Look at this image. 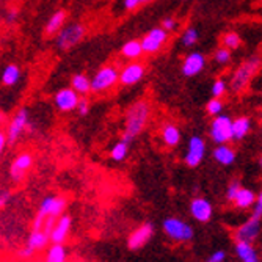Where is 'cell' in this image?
I'll return each instance as SVG.
<instances>
[{
  "label": "cell",
  "instance_id": "ba28073f",
  "mask_svg": "<svg viewBox=\"0 0 262 262\" xmlns=\"http://www.w3.org/2000/svg\"><path fill=\"white\" fill-rule=\"evenodd\" d=\"M168 41V32L162 27H154L151 29L145 36L141 38V46H143V52L151 55L157 54L163 49V46Z\"/></svg>",
  "mask_w": 262,
  "mask_h": 262
},
{
  "label": "cell",
  "instance_id": "cb8c5ba5",
  "mask_svg": "<svg viewBox=\"0 0 262 262\" xmlns=\"http://www.w3.org/2000/svg\"><path fill=\"white\" fill-rule=\"evenodd\" d=\"M256 198H257V195H254L253 190L242 187L239 190V193H237L235 200H234V204L239 209H248V207L256 204Z\"/></svg>",
  "mask_w": 262,
  "mask_h": 262
},
{
  "label": "cell",
  "instance_id": "ac0fdd59",
  "mask_svg": "<svg viewBox=\"0 0 262 262\" xmlns=\"http://www.w3.org/2000/svg\"><path fill=\"white\" fill-rule=\"evenodd\" d=\"M66 11L64 10H57L49 19L46 22V27H44V35L46 36H54V35H58L60 30L64 27L66 24Z\"/></svg>",
  "mask_w": 262,
  "mask_h": 262
},
{
  "label": "cell",
  "instance_id": "7bdbcfd3",
  "mask_svg": "<svg viewBox=\"0 0 262 262\" xmlns=\"http://www.w3.org/2000/svg\"><path fill=\"white\" fill-rule=\"evenodd\" d=\"M143 4H148V2H152V0H141Z\"/></svg>",
  "mask_w": 262,
  "mask_h": 262
},
{
  "label": "cell",
  "instance_id": "1f68e13d",
  "mask_svg": "<svg viewBox=\"0 0 262 262\" xmlns=\"http://www.w3.org/2000/svg\"><path fill=\"white\" fill-rule=\"evenodd\" d=\"M222 110H223V102L217 98H212L207 105H206V112L210 115V116H217V115H222Z\"/></svg>",
  "mask_w": 262,
  "mask_h": 262
},
{
  "label": "cell",
  "instance_id": "8fae6325",
  "mask_svg": "<svg viewBox=\"0 0 262 262\" xmlns=\"http://www.w3.org/2000/svg\"><path fill=\"white\" fill-rule=\"evenodd\" d=\"M204 156H206V143H204V140L200 135H193L188 141V151L184 156L185 163L188 166H192V168H195V166H198L203 162Z\"/></svg>",
  "mask_w": 262,
  "mask_h": 262
},
{
  "label": "cell",
  "instance_id": "ee69618b",
  "mask_svg": "<svg viewBox=\"0 0 262 262\" xmlns=\"http://www.w3.org/2000/svg\"><path fill=\"white\" fill-rule=\"evenodd\" d=\"M259 163H260V166H262V157H260V160H259Z\"/></svg>",
  "mask_w": 262,
  "mask_h": 262
},
{
  "label": "cell",
  "instance_id": "44dd1931",
  "mask_svg": "<svg viewBox=\"0 0 262 262\" xmlns=\"http://www.w3.org/2000/svg\"><path fill=\"white\" fill-rule=\"evenodd\" d=\"M213 159L217 160V163H220L223 166H228V165L234 163L235 151L228 145H219L215 149H213Z\"/></svg>",
  "mask_w": 262,
  "mask_h": 262
},
{
  "label": "cell",
  "instance_id": "6da1fadb",
  "mask_svg": "<svg viewBox=\"0 0 262 262\" xmlns=\"http://www.w3.org/2000/svg\"><path fill=\"white\" fill-rule=\"evenodd\" d=\"M149 116H151V104L148 101L141 99L134 102L126 112L123 140L130 143L135 137H138L143 132V129L146 127Z\"/></svg>",
  "mask_w": 262,
  "mask_h": 262
},
{
  "label": "cell",
  "instance_id": "e0dca14e",
  "mask_svg": "<svg viewBox=\"0 0 262 262\" xmlns=\"http://www.w3.org/2000/svg\"><path fill=\"white\" fill-rule=\"evenodd\" d=\"M71 226H73V219H71V215H68V213H63V215L58 219L54 231H52L51 242L52 244H64V241L69 235Z\"/></svg>",
  "mask_w": 262,
  "mask_h": 262
},
{
  "label": "cell",
  "instance_id": "ffe728a7",
  "mask_svg": "<svg viewBox=\"0 0 262 262\" xmlns=\"http://www.w3.org/2000/svg\"><path fill=\"white\" fill-rule=\"evenodd\" d=\"M235 253H237V256H239V259L242 262H259L257 253H256L254 247L250 242L237 241L235 242Z\"/></svg>",
  "mask_w": 262,
  "mask_h": 262
},
{
  "label": "cell",
  "instance_id": "2e32d148",
  "mask_svg": "<svg viewBox=\"0 0 262 262\" xmlns=\"http://www.w3.org/2000/svg\"><path fill=\"white\" fill-rule=\"evenodd\" d=\"M190 212H192V217L201 223H207L213 215L212 204L206 198H193L190 204Z\"/></svg>",
  "mask_w": 262,
  "mask_h": 262
},
{
  "label": "cell",
  "instance_id": "603a6c76",
  "mask_svg": "<svg viewBox=\"0 0 262 262\" xmlns=\"http://www.w3.org/2000/svg\"><path fill=\"white\" fill-rule=\"evenodd\" d=\"M71 86H73L80 96H86L88 93H91V79L86 74L77 73L71 77Z\"/></svg>",
  "mask_w": 262,
  "mask_h": 262
},
{
  "label": "cell",
  "instance_id": "f1b7e54d",
  "mask_svg": "<svg viewBox=\"0 0 262 262\" xmlns=\"http://www.w3.org/2000/svg\"><path fill=\"white\" fill-rule=\"evenodd\" d=\"M222 44H223V47H226V49H229V51H237L241 47V44H242V39H241L239 33L228 32V33L223 35Z\"/></svg>",
  "mask_w": 262,
  "mask_h": 262
},
{
  "label": "cell",
  "instance_id": "30bf717a",
  "mask_svg": "<svg viewBox=\"0 0 262 262\" xmlns=\"http://www.w3.org/2000/svg\"><path fill=\"white\" fill-rule=\"evenodd\" d=\"M54 102H55V107L63 113L73 112V110H77V105L80 102V94L73 86L61 88L60 91H57Z\"/></svg>",
  "mask_w": 262,
  "mask_h": 262
},
{
  "label": "cell",
  "instance_id": "7402d4cb",
  "mask_svg": "<svg viewBox=\"0 0 262 262\" xmlns=\"http://www.w3.org/2000/svg\"><path fill=\"white\" fill-rule=\"evenodd\" d=\"M68 260V251L63 244H52L46 251L44 262H66Z\"/></svg>",
  "mask_w": 262,
  "mask_h": 262
},
{
  "label": "cell",
  "instance_id": "8992f818",
  "mask_svg": "<svg viewBox=\"0 0 262 262\" xmlns=\"http://www.w3.org/2000/svg\"><path fill=\"white\" fill-rule=\"evenodd\" d=\"M163 231L174 242H188L193 239V228L176 217L166 219L163 222Z\"/></svg>",
  "mask_w": 262,
  "mask_h": 262
},
{
  "label": "cell",
  "instance_id": "7a4b0ae2",
  "mask_svg": "<svg viewBox=\"0 0 262 262\" xmlns=\"http://www.w3.org/2000/svg\"><path fill=\"white\" fill-rule=\"evenodd\" d=\"M260 68H262L260 57L253 55L245 61H242L234 69V73L229 79V90L232 93H242L244 90H247L250 82L254 79V76H257Z\"/></svg>",
  "mask_w": 262,
  "mask_h": 262
},
{
  "label": "cell",
  "instance_id": "60d3db41",
  "mask_svg": "<svg viewBox=\"0 0 262 262\" xmlns=\"http://www.w3.org/2000/svg\"><path fill=\"white\" fill-rule=\"evenodd\" d=\"M10 198H11L10 192H7V190H4V192H2V195H0V206H2V207H5V206H7V203L10 201Z\"/></svg>",
  "mask_w": 262,
  "mask_h": 262
},
{
  "label": "cell",
  "instance_id": "9a60e30c",
  "mask_svg": "<svg viewBox=\"0 0 262 262\" xmlns=\"http://www.w3.org/2000/svg\"><path fill=\"white\" fill-rule=\"evenodd\" d=\"M259 232H260V219H256L251 215L242 226H239V229L235 231V239L253 244L257 239Z\"/></svg>",
  "mask_w": 262,
  "mask_h": 262
},
{
  "label": "cell",
  "instance_id": "f35d334b",
  "mask_svg": "<svg viewBox=\"0 0 262 262\" xmlns=\"http://www.w3.org/2000/svg\"><path fill=\"white\" fill-rule=\"evenodd\" d=\"M77 112H79V115H82V116L88 115V112H90V101H88L86 98H80V102H79V105H77Z\"/></svg>",
  "mask_w": 262,
  "mask_h": 262
},
{
  "label": "cell",
  "instance_id": "484cf974",
  "mask_svg": "<svg viewBox=\"0 0 262 262\" xmlns=\"http://www.w3.org/2000/svg\"><path fill=\"white\" fill-rule=\"evenodd\" d=\"M251 129V121L248 116H239L235 118L232 123V132H234V140H242L248 135Z\"/></svg>",
  "mask_w": 262,
  "mask_h": 262
},
{
  "label": "cell",
  "instance_id": "836d02e7",
  "mask_svg": "<svg viewBox=\"0 0 262 262\" xmlns=\"http://www.w3.org/2000/svg\"><path fill=\"white\" fill-rule=\"evenodd\" d=\"M178 26H179V22H178V19L176 17H173V16H168V17H163L162 19V22H160V27L162 29H165L166 32H174L176 29H178Z\"/></svg>",
  "mask_w": 262,
  "mask_h": 262
},
{
  "label": "cell",
  "instance_id": "52a82bcc",
  "mask_svg": "<svg viewBox=\"0 0 262 262\" xmlns=\"http://www.w3.org/2000/svg\"><path fill=\"white\" fill-rule=\"evenodd\" d=\"M30 127V121H29V110L24 107V108H19L13 118L8 123V127H7V137H8V145L13 146L17 143V140L20 138V135L24 134V130Z\"/></svg>",
  "mask_w": 262,
  "mask_h": 262
},
{
  "label": "cell",
  "instance_id": "3957f363",
  "mask_svg": "<svg viewBox=\"0 0 262 262\" xmlns=\"http://www.w3.org/2000/svg\"><path fill=\"white\" fill-rule=\"evenodd\" d=\"M120 73L115 64H105L91 79V93H105L112 90L116 83H120Z\"/></svg>",
  "mask_w": 262,
  "mask_h": 262
},
{
  "label": "cell",
  "instance_id": "5b68a950",
  "mask_svg": "<svg viewBox=\"0 0 262 262\" xmlns=\"http://www.w3.org/2000/svg\"><path fill=\"white\" fill-rule=\"evenodd\" d=\"M232 123H234V120H231L228 115L213 116V120L210 123V127H209L210 138L215 141L217 145H226L228 141L234 140Z\"/></svg>",
  "mask_w": 262,
  "mask_h": 262
},
{
  "label": "cell",
  "instance_id": "4dcf8cb0",
  "mask_svg": "<svg viewBox=\"0 0 262 262\" xmlns=\"http://www.w3.org/2000/svg\"><path fill=\"white\" fill-rule=\"evenodd\" d=\"M228 83H226V80L225 79H217L215 82L212 83V88H210V93H212V98H217V99H220V98H223L225 94H226V91H228Z\"/></svg>",
  "mask_w": 262,
  "mask_h": 262
},
{
  "label": "cell",
  "instance_id": "d590c367",
  "mask_svg": "<svg viewBox=\"0 0 262 262\" xmlns=\"http://www.w3.org/2000/svg\"><path fill=\"white\" fill-rule=\"evenodd\" d=\"M225 257H226V253H225L223 250H217V251H213V253L206 259V262H223Z\"/></svg>",
  "mask_w": 262,
  "mask_h": 262
},
{
  "label": "cell",
  "instance_id": "4fadbf2b",
  "mask_svg": "<svg viewBox=\"0 0 262 262\" xmlns=\"http://www.w3.org/2000/svg\"><path fill=\"white\" fill-rule=\"evenodd\" d=\"M152 235H154L152 223H143L135 231H132V234L129 235V239H127V245H129L130 250H140L141 247H145L151 241Z\"/></svg>",
  "mask_w": 262,
  "mask_h": 262
},
{
  "label": "cell",
  "instance_id": "7c38bea8",
  "mask_svg": "<svg viewBox=\"0 0 262 262\" xmlns=\"http://www.w3.org/2000/svg\"><path fill=\"white\" fill-rule=\"evenodd\" d=\"M32 165H33V156L30 152H22L19 154L11 166H10V178L13 182H20L24 178H26L27 171L32 168Z\"/></svg>",
  "mask_w": 262,
  "mask_h": 262
},
{
  "label": "cell",
  "instance_id": "277c9868",
  "mask_svg": "<svg viewBox=\"0 0 262 262\" xmlns=\"http://www.w3.org/2000/svg\"><path fill=\"white\" fill-rule=\"evenodd\" d=\"M86 33V29L80 22H73L64 26L55 38V44L60 51H69L71 47L77 46Z\"/></svg>",
  "mask_w": 262,
  "mask_h": 262
},
{
  "label": "cell",
  "instance_id": "8d00e7d4",
  "mask_svg": "<svg viewBox=\"0 0 262 262\" xmlns=\"http://www.w3.org/2000/svg\"><path fill=\"white\" fill-rule=\"evenodd\" d=\"M19 19V11L17 8H8L5 13V22L7 24H14Z\"/></svg>",
  "mask_w": 262,
  "mask_h": 262
},
{
  "label": "cell",
  "instance_id": "d6a6232c",
  "mask_svg": "<svg viewBox=\"0 0 262 262\" xmlns=\"http://www.w3.org/2000/svg\"><path fill=\"white\" fill-rule=\"evenodd\" d=\"M213 60H215L219 64H228L231 61V51L223 46L219 47V49L215 51V54H213Z\"/></svg>",
  "mask_w": 262,
  "mask_h": 262
},
{
  "label": "cell",
  "instance_id": "ab89813d",
  "mask_svg": "<svg viewBox=\"0 0 262 262\" xmlns=\"http://www.w3.org/2000/svg\"><path fill=\"white\" fill-rule=\"evenodd\" d=\"M141 4H143L141 0H124V8L126 10H135Z\"/></svg>",
  "mask_w": 262,
  "mask_h": 262
},
{
  "label": "cell",
  "instance_id": "b9f144b4",
  "mask_svg": "<svg viewBox=\"0 0 262 262\" xmlns=\"http://www.w3.org/2000/svg\"><path fill=\"white\" fill-rule=\"evenodd\" d=\"M7 143H8V137H7V132H2L0 134V149H5V146H7Z\"/></svg>",
  "mask_w": 262,
  "mask_h": 262
},
{
  "label": "cell",
  "instance_id": "e575fe53",
  "mask_svg": "<svg viewBox=\"0 0 262 262\" xmlns=\"http://www.w3.org/2000/svg\"><path fill=\"white\" fill-rule=\"evenodd\" d=\"M242 188V185H241V182L239 181H232L229 185H228V190H226V198L229 200V201H234L235 200V196H237V193H239V190Z\"/></svg>",
  "mask_w": 262,
  "mask_h": 262
},
{
  "label": "cell",
  "instance_id": "9c48e42d",
  "mask_svg": "<svg viewBox=\"0 0 262 262\" xmlns=\"http://www.w3.org/2000/svg\"><path fill=\"white\" fill-rule=\"evenodd\" d=\"M146 74V66L140 60H132L127 63L120 73V85L123 86H132L138 83Z\"/></svg>",
  "mask_w": 262,
  "mask_h": 262
},
{
  "label": "cell",
  "instance_id": "4316f807",
  "mask_svg": "<svg viewBox=\"0 0 262 262\" xmlns=\"http://www.w3.org/2000/svg\"><path fill=\"white\" fill-rule=\"evenodd\" d=\"M20 80V68L14 63H8L2 73V83L5 86H14Z\"/></svg>",
  "mask_w": 262,
  "mask_h": 262
},
{
  "label": "cell",
  "instance_id": "d6986e66",
  "mask_svg": "<svg viewBox=\"0 0 262 262\" xmlns=\"http://www.w3.org/2000/svg\"><path fill=\"white\" fill-rule=\"evenodd\" d=\"M160 135L163 143L168 148H174L181 141V130L174 123H163L160 127Z\"/></svg>",
  "mask_w": 262,
  "mask_h": 262
},
{
  "label": "cell",
  "instance_id": "83f0119b",
  "mask_svg": "<svg viewBox=\"0 0 262 262\" xmlns=\"http://www.w3.org/2000/svg\"><path fill=\"white\" fill-rule=\"evenodd\" d=\"M127 152H129V143L121 140V141H118L116 145L112 148L110 151V157L115 160V162H121L127 157Z\"/></svg>",
  "mask_w": 262,
  "mask_h": 262
},
{
  "label": "cell",
  "instance_id": "74e56055",
  "mask_svg": "<svg viewBox=\"0 0 262 262\" xmlns=\"http://www.w3.org/2000/svg\"><path fill=\"white\" fill-rule=\"evenodd\" d=\"M254 209H253V217H256V219H262V192L257 195V198H256V204L253 206Z\"/></svg>",
  "mask_w": 262,
  "mask_h": 262
},
{
  "label": "cell",
  "instance_id": "d4e9b609",
  "mask_svg": "<svg viewBox=\"0 0 262 262\" xmlns=\"http://www.w3.org/2000/svg\"><path fill=\"white\" fill-rule=\"evenodd\" d=\"M143 54V46H141V41H137V39H130L127 42L123 44L121 47V55L129 58V60H138Z\"/></svg>",
  "mask_w": 262,
  "mask_h": 262
},
{
  "label": "cell",
  "instance_id": "5bb4252c",
  "mask_svg": "<svg viewBox=\"0 0 262 262\" xmlns=\"http://www.w3.org/2000/svg\"><path fill=\"white\" fill-rule=\"evenodd\" d=\"M206 66V57L201 52H190L182 61V74L185 77H195L198 76Z\"/></svg>",
  "mask_w": 262,
  "mask_h": 262
},
{
  "label": "cell",
  "instance_id": "f546056e",
  "mask_svg": "<svg viewBox=\"0 0 262 262\" xmlns=\"http://www.w3.org/2000/svg\"><path fill=\"white\" fill-rule=\"evenodd\" d=\"M198 38H200V33L195 27H187L182 33L181 41L185 47H193L198 42Z\"/></svg>",
  "mask_w": 262,
  "mask_h": 262
}]
</instances>
